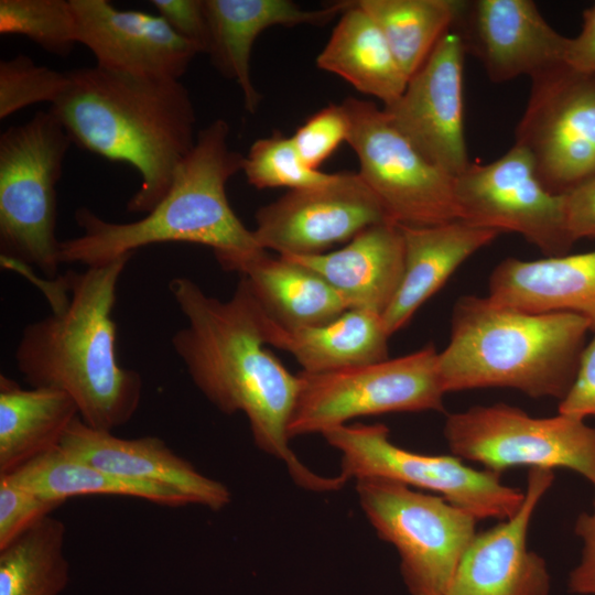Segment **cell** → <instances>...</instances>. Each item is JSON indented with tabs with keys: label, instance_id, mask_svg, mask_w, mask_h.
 Returning <instances> with one entry per match:
<instances>
[{
	"label": "cell",
	"instance_id": "277c9868",
	"mask_svg": "<svg viewBox=\"0 0 595 595\" xmlns=\"http://www.w3.org/2000/svg\"><path fill=\"white\" fill-rule=\"evenodd\" d=\"M228 137L224 119L201 129L167 194L136 221H107L87 207L77 208L74 218L82 234L60 242L61 263L101 266L149 245L187 242L210 247L223 269L232 271L263 251L227 198V182L244 161L229 148Z\"/></svg>",
	"mask_w": 595,
	"mask_h": 595
},
{
	"label": "cell",
	"instance_id": "6da1fadb",
	"mask_svg": "<svg viewBox=\"0 0 595 595\" xmlns=\"http://www.w3.org/2000/svg\"><path fill=\"white\" fill-rule=\"evenodd\" d=\"M169 290L186 320L171 343L195 387L220 412L245 413L256 445L283 462L296 485L340 489L346 482L339 475L312 472L289 445L300 379L266 347V312L246 279L226 301L184 277L172 279Z\"/></svg>",
	"mask_w": 595,
	"mask_h": 595
},
{
	"label": "cell",
	"instance_id": "e0dca14e",
	"mask_svg": "<svg viewBox=\"0 0 595 595\" xmlns=\"http://www.w3.org/2000/svg\"><path fill=\"white\" fill-rule=\"evenodd\" d=\"M77 42L97 66L142 77L176 79L201 53L159 14L118 10L107 0H69Z\"/></svg>",
	"mask_w": 595,
	"mask_h": 595
},
{
	"label": "cell",
	"instance_id": "ba28073f",
	"mask_svg": "<svg viewBox=\"0 0 595 595\" xmlns=\"http://www.w3.org/2000/svg\"><path fill=\"white\" fill-rule=\"evenodd\" d=\"M433 344L409 355L336 371L298 374L300 387L288 433H320L365 415L443 411L446 393Z\"/></svg>",
	"mask_w": 595,
	"mask_h": 595
},
{
	"label": "cell",
	"instance_id": "ac0fdd59",
	"mask_svg": "<svg viewBox=\"0 0 595 595\" xmlns=\"http://www.w3.org/2000/svg\"><path fill=\"white\" fill-rule=\"evenodd\" d=\"M554 479L552 469L530 468L518 511L477 533L444 595H549L547 563L527 545L533 512Z\"/></svg>",
	"mask_w": 595,
	"mask_h": 595
},
{
	"label": "cell",
	"instance_id": "74e56055",
	"mask_svg": "<svg viewBox=\"0 0 595 595\" xmlns=\"http://www.w3.org/2000/svg\"><path fill=\"white\" fill-rule=\"evenodd\" d=\"M562 196L566 227L574 242L595 238V174Z\"/></svg>",
	"mask_w": 595,
	"mask_h": 595
},
{
	"label": "cell",
	"instance_id": "1f68e13d",
	"mask_svg": "<svg viewBox=\"0 0 595 595\" xmlns=\"http://www.w3.org/2000/svg\"><path fill=\"white\" fill-rule=\"evenodd\" d=\"M241 171L247 182L258 190L315 187L328 183L335 176V173H324L306 165L292 137L281 131L256 140L244 155Z\"/></svg>",
	"mask_w": 595,
	"mask_h": 595
},
{
	"label": "cell",
	"instance_id": "3957f363",
	"mask_svg": "<svg viewBox=\"0 0 595 595\" xmlns=\"http://www.w3.org/2000/svg\"><path fill=\"white\" fill-rule=\"evenodd\" d=\"M132 256L67 277L69 294L57 298L53 314L23 328L14 351L30 387L65 392L84 423L110 432L133 418L142 397L139 372L117 359L112 320L117 286Z\"/></svg>",
	"mask_w": 595,
	"mask_h": 595
},
{
	"label": "cell",
	"instance_id": "9a60e30c",
	"mask_svg": "<svg viewBox=\"0 0 595 595\" xmlns=\"http://www.w3.org/2000/svg\"><path fill=\"white\" fill-rule=\"evenodd\" d=\"M466 51L454 29L445 33L403 94L383 110L392 125L432 164L453 177L469 165L463 105Z\"/></svg>",
	"mask_w": 595,
	"mask_h": 595
},
{
	"label": "cell",
	"instance_id": "f546056e",
	"mask_svg": "<svg viewBox=\"0 0 595 595\" xmlns=\"http://www.w3.org/2000/svg\"><path fill=\"white\" fill-rule=\"evenodd\" d=\"M66 527L45 517L0 550V595H61L69 583Z\"/></svg>",
	"mask_w": 595,
	"mask_h": 595
},
{
	"label": "cell",
	"instance_id": "603a6c76",
	"mask_svg": "<svg viewBox=\"0 0 595 595\" xmlns=\"http://www.w3.org/2000/svg\"><path fill=\"white\" fill-rule=\"evenodd\" d=\"M403 274L396 295L382 314L391 336L412 318L452 273L500 234L463 220L434 226H402Z\"/></svg>",
	"mask_w": 595,
	"mask_h": 595
},
{
	"label": "cell",
	"instance_id": "d4e9b609",
	"mask_svg": "<svg viewBox=\"0 0 595 595\" xmlns=\"http://www.w3.org/2000/svg\"><path fill=\"white\" fill-rule=\"evenodd\" d=\"M244 277L267 314L288 329L326 324L350 306L317 272L266 250L240 261Z\"/></svg>",
	"mask_w": 595,
	"mask_h": 595
},
{
	"label": "cell",
	"instance_id": "4fadbf2b",
	"mask_svg": "<svg viewBox=\"0 0 595 595\" xmlns=\"http://www.w3.org/2000/svg\"><path fill=\"white\" fill-rule=\"evenodd\" d=\"M455 194L461 220L519 234L547 257L566 255L575 244L563 196L545 190L530 155L517 144L493 162H470L455 177Z\"/></svg>",
	"mask_w": 595,
	"mask_h": 595
},
{
	"label": "cell",
	"instance_id": "836d02e7",
	"mask_svg": "<svg viewBox=\"0 0 595 595\" xmlns=\"http://www.w3.org/2000/svg\"><path fill=\"white\" fill-rule=\"evenodd\" d=\"M348 131L349 120L344 106L329 104L311 116L292 140L306 165L317 170L342 142H346Z\"/></svg>",
	"mask_w": 595,
	"mask_h": 595
},
{
	"label": "cell",
	"instance_id": "4dcf8cb0",
	"mask_svg": "<svg viewBox=\"0 0 595 595\" xmlns=\"http://www.w3.org/2000/svg\"><path fill=\"white\" fill-rule=\"evenodd\" d=\"M0 33L24 35L58 56L78 43L69 0H0Z\"/></svg>",
	"mask_w": 595,
	"mask_h": 595
},
{
	"label": "cell",
	"instance_id": "5b68a950",
	"mask_svg": "<svg viewBox=\"0 0 595 595\" xmlns=\"http://www.w3.org/2000/svg\"><path fill=\"white\" fill-rule=\"evenodd\" d=\"M588 331L589 322L575 313H529L488 296H461L450 342L439 353L443 388H512L561 401L575 379Z\"/></svg>",
	"mask_w": 595,
	"mask_h": 595
},
{
	"label": "cell",
	"instance_id": "8fae6325",
	"mask_svg": "<svg viewBox=\"0 0 595 595\" xmlns=\"http://www.w3.org/2000/svg\"><path fill=\"white\" fill-rule=\"evenodd\" d=\"M342 105L349 120L346 142L359 161L358 174L390 221L434 226L461 220L455 177L428 161L383 108L355 97Z\"/></svg>",
	"mask_w": 595,
	"mask_h": 595
},
{
	"label": "cell",
	"instance_id": "83f0119b",
	"mask_svg": "<svg viewBox=\"0 0 595 595\" xmlns=\"http://www.w3.org/2000/svg\"><path fill=\"white\" fill-rule=\"evenodd\" d=\"M4 476L45 499L61 504L71 497L86 495L133 497L166 507L193 504L191 498L174 488L113 475L71 457L60 447Z\"/></svg>",
	"mask_w": 595,
	"mask_h": 595
},
{
	"label": "cell",
	"instance_id": "2e32d148",
	"mask_svg": "<svg viewBox=\"0 0 595 595\" xmlns=\"http://www.w3.org/2000/svg\"><path fill=\"white\" fill-rule=\"evenodd\" d=\"M454 30L494 83L531 79L566 63L570 37L556 32L531 0L465 1Z\"/></svg>",
	"mask_w": 595,
	"mask_h": 595
},
{
	"label": "cell",
	"instance_id": "4316f807",
	"mask_svg": "<svg viewBox=\"0 0 595 595\" xmlns=\"http://www.w3.org/2000/svg\"><path fill=\"white\" fill-rule=\"evenodd\" d=\"M316 65L385 106L394 102L409 82L381 30L357 1L340 14Z\"/></svg>",
	"mask_w": 595,
	"mask_h": 595
},
{
	"label": "cell",
	"instance_id": "7402d4cb",
	"mask_svg": "<svg viewBox=\"0 0 595 595\" xmlns=\"http://www.w3.org/2000/svg\"><path fill=\"white\" fill-rule=\"evenodd\" d=\"M488 298L529 313H575L595 333V251L539 260L507 258L489 277Z\"/></svg>",
	"mask_w": 595,
	"mask_h": 595
},
{
	"label": "cell",
	"instance_id": "8d00e7d4",
	"mask_svg": "<svg viewBox=\"0 0 595 595\" xmlns=\"http://www.w3.org/2000/svg\"><path fill=\"white\" fill-rule=\"evenodd\" d=\"M559 413L583 420L595 416V336L582 351L575 379L560 401Z\"/></svg>",
	"mask_w": 595,
	"mask_h": 595
},
{
	"label": "cell",
	"instance_id": "f1b7e54d",
	"mask_svg": "<svg viewBox=\"0 0 595 595\" xmlns=\"http://www.w3.org/2000/svg\"><path fill=\"white\" fill-rule=\"evenodd\" d=\"M386 37L398 64L410 77L442 36L454 29L464 0H359Z\"/></svg>",
	"mask_w": 595,
	"mask_h": 595
},
{
	"label": "cell",
	"instance_id": "9c48e42d",
	"mask_svg": "<svg viewBox=\"0 0 595 595\" xmlns=\"http://www.w3.org/2000/svg\"><path fill=\"white\" fill-rule=\"evenodd\" d=\"M342 454L339 475L346 480L385 478L444 497L477 520L512 517L524 491L506 485L500 473L475 469L450 455L408 451L389 439V429L377 424H344L322 434Z\"/></svg>",
	"mask_w": 595,
	"mask_h": 595
},
{
	"label": "cell",
	"instance_id": "5bb4252c",
	"mask_svg": "<svg viewBox=\"0 0 595 595\" xmlns=\"http://www.w3.org/2000/svg\"><path fill=\"white\" fill-rule=\"evenodd\" d=\"M255 218L256 241L279 256L324 253L389 220L358 172H337L326 184L291 190L260 207Z\"/></svg>",
	"mask_w": 595,
	"mask_h": 595
},
{
	"label": "cell",
	"instance_id": "30bf717a",
	"mask_svg": "<svg viewBox=\"0 0 595 595\" xmlns=\"http://www.w3.org/2000/svg\"><path fill=\"white\" fill-rule=\"evenodd\" d=\"M444 436L454 456L486 469L567 468L595 487V428L583 419L533 418L502 402L474 405L446 416Z\"/></svg>",
	"mask_w": 595,
	"mask_h": 595
},
{
	"label": "cell",
	"instance_id": "484cf974",
	"mask_svg": "<svg viewBox=\"0 0 595 595\" xmlns=\"http://www.w3.org/2000/svg\"><path fill=\"white\" fill-rule=\"evenodd\" d=\"M79 416L74 400L51 388H23L0 376V476L9 475L61 444Z\"/></svg>",
	"mask_w": 595,
	"mask_h": 595
},
{
	"label": "cell",
	"instance_id": "52a82bcc",
	"mask_svg": "<svg viewBox=\"0 0 595 595\" xmlns=\"http://www.w3.org/2000/svg\"><path fill=\"white\" fill-rule=\"evenodd\" d=\"M356 491L378 537L397 549L411 595H444L478 520L440 495L394 480L358 479Z\"/></svg>",
	"mask_w": 595,
	"mask_h": 595
},
{
	"label": "cell",
	"instance_id": "ffe728a7",
	"mask_svg": "<svg viewBox=\"0 0 595 595\" xmlns=\"http://www.w3.org/2000/svg\"><path fill=\"white\" fill-rule=\"evenodd\" d=\"M204 3L208 25L206 53L225 77L238 84L244 106L252 113L261 101L250 74L257 37L273 25L324 24L342 14L350 1L317 10H303L290 0H204Z\"/></svg>",
	"mask_w": 595,
	"mask_h": 595
},
{
	"label": "cell",
	"instance_id": "cb8c5ba5",
	"mask_svg": "<svg viewBox=\"0 0 595 595\" xmlns=\"http://www.w3.org/2000/svg\"><path fill=\"white\" fill-rule=\"evenodd\" d=\"M266 312V311H264ZM268 345L290 353L307 374H322L369 365L389 358L388 334L382 315L349 309L317 326L288 329L266 312Z\"/></svg>",
	"mask_w": 595,
	"mask_h": 595
},
{
	"label": "cell",
	"instance_id": "8992f818",
	"mask_svg": "<svg viewBox=\"0 0 595 595\" xmlns=\"http://www.w3.org/2000/svg\"><path fill=\"white\" fill-rule=\"evenodd\" d=\"M72 140L48 110L0 137L1 262L33 266L48 278L60 268L56 185Z\"/></svg>",
	"mask_w": 595,
	"mask_h": 595
},
{
	"label": "cell",
	"instance_id": "44dd1931",
	"mask_svg": "<svg viewBox=\"0 0 595 595\" xmlns=\"http://www.w3.org/2000/svg\"><path fill=\"white\" fill-rule=\"evenodd\" d=\"M322 275L348 302L382 315L404 267L401 228L386 220L360 231L343 248L313 256H282Z\"/></svg>",
	"mask_w": 595,
	"mask_h": 595
},
{
	"label": "cell",
	"instance_id": "7c38bea8",
	"mask_svg": "<svg viewBox=\"0 0 595 595\" xmlns=\"http://www.w3.org/2000/svg\"><path fill=\"white\" fill-rule=\"evenodd\" d=\"M515 144L532 160L541 184L563 195L595 174V72L566 63L531 78Z\"/></svg>",
	"mask_w": 595,
	"mask_h": 595
},
{
	"label": "cell",
	"instance_id": "d6986e66",
	"mask_svg": "<svg viewBox=\"0 0 595 595\" xmlns=\"http://www.w3.org/2000/svg\"><path fill=\"white\" fill-rule=\"evenodd\" d=\"M58 447L71 457L113 475L174 488L193 504L214 511L225 508L231 499L226 485L201 474L158 436L123 439L90 428L78 416Z\"/></svg>",
	"mask_w": 595,
	"mask_h": 595
},
{
	"label": "cell",
	"instance_id": "e575fe53",
	"mask_svg": "<svg viewBox=\"0 0 595 595\" xmlns=\"http://www.w3.org/2000/svg\"><path fill=\"white\" fill-rule=\"evenodd\" d=\"M61 502L45 499L0 476V550L50 516Z\"/></svg>",
	"mask_w": 595,
	"mask_h": 595
},
{
	"label": "cell",
	"instance_id": "d590c367",
	"mask_svg": "<svg viewBox=\"0 0 595 595\" xmlns=\"http://www.w3.org/2000/svg\"><path fill=\"white\" fill-rule=\"evenodd\" d=\"M150 3L178 35L206 53L208 25L204 0H151Z\"/></svg>",
	"mask_w": 595,
	"mask_h": 595
},
{
	"label": "cell",
	"instance_id": "7a4b0ae2",
	"mask_svg": "<svg viewBox=\"0 0 595 595\" xmlns=\"http://www.w3.org/2000/svg\"><path fill=\"white\" fill-rule=\"evenodd\" d=\"M67 73V88L50 111L73 143L132 165L141 175V186L128 201L127 210L151 212L195 145L196 116L190 91L176 79L97 65Z\"/></svg>",
	"mask_w": 595,
	"mask_h": 595
},
{
	"label": "cell",
	"instance_id": "ab89813d",
	"mask_svg": "<svg viewBox=\"0 0 595 595\" xmlns=\"http://www.w3.org/2000/svg\"><path fill=\"white\" fill-rule=\"evenodd\" d=\"M566 64L581 72H595V3L583 12L580 33L570 37Z\"/></svg>",
	"mask_w": 595,
	"mask_h": 595
},
{
	"label": "cell",
	"instance_id": "f35d334b",
	"mask_svg": "<svg viewBox=\"0 0 595 595\" xmlns=\"http://www.w3.org/2000/svg\"><path fill=\"white\" fill-rule=\"evenodd\" d=\"M575 533L583 540L580 564L571 572L569 589L572 593L595 595V498L592 512H583L576 520Z\"/></svg>",
	"mask_w": 595,
	"mask_h": 595
},
{
	"label": "cell",
	"instance_id": "d6a6232c",
	"mask_svg": "<svg viewBox=\"0 0 595 595\" xmlns=\"http://www.w3.org/2000/svg\"><path fill=\"white\" fill-rule=\"evenodd\" d=\"M69 83L68 73L36 65L23 54L0 62V118L34 104L58 100Z\"/></svg>",
	"mask_w": 595,
	"mask_h": 595
}]
</instances>
